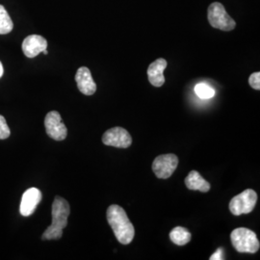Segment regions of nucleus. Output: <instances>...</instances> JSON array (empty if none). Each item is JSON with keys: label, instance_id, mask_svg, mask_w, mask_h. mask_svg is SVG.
<instances>
[{"label": "nucleus", "instance_id": "obj_1", "mask_svg": "<svg viewBox=\"0 0 260 260\" xmlns=\"http://www.w3.org/2000/svg\"><path fill=\"white\" fill-rule=\"evenodd\" d=\"M107 221L118 241L122 245L131 243L135 236V229L122 207L110 205L107 209Z\"/></svg>", "mask_w": 260, "mask_h": 260}, {"label": "nucleus", "instance_id": "obj_2", "mask_svg": "<svg viewBox=\"0 0 260 260\" xmlns=\"http://www.w3.org/2000/svg\"><path fill=\"white\" fill-rule=\"evenodd\" d=\"M71 207L65 199L56 197L52 204V223L43 233V240H58L63 236V230L68 224Z\"/></svg>", "mask_w": 260, "mask_h": 260}, {"label": "nucleus", "instance_id": "obj_3", "mask_svg": "<svg viewBox=\"0 0 260 260\" xmlns=\"http://www.w3.org/2000/svg\"><path fill=\"white\" fill-rule=\"evenodd\" d=\"M234 249L238 252L255 253L259 250L260 244L256 234L246 228H238L231 234Z\"/></svg>", "mask_w": 260, "mask_h": 260}, {"label": "nucleus", "instance_id": "obj_4", "mask_svg": "<svg viewBox=\"0 0 260 260\" xmlns=\"http://www.w3.org/2000/svg\"><path fill=\"white\" fill-rule=\"evenodd\" d=\"M207 17L210 25L216 29L229 32L236 26V22L228 14L223 4L220 2H214L208 7Z\"/></svg>", "mask_w": 260, "mask_h": 260}, {"label": "nucleus", "instance_id": "obj_5", "mask_svg": "<svg viewBox=\"0 0 260 260\" xmlns=\"http://www.w3.org/2000/svg\"><path fill=\"white\" fill-rule=\"evenodd\" d=\"M257 202V194L252 189H247L241 194L233 197L230 203V210L234 216L251 213Z\"/></svg>", "mask_w": 260, "mask_h": 260}, {"label": "nucleus", "instance_id": "obj_6", "mask_svg": "<svg viewBox=\"0 0 260 260\" xmlns=\"http://www.w3.org/2000/svg\"><path fill=\"white\" fill-rule=\"evenodd\" d=\"M178 165V158L176 154H162L154 159L152 171L154 175L161 179H167L176 171Z\"/></svg>", "mask_w": 260, "mask_h": 260}, {"label": "nucleus", "instance_id": "obj_7", "mask_svg": "<svg viewBox=\"0 0 260 260\" xmlns=\"http://www.w3.org/2000/svg\"><path fill=\"white\" fill-rule=\"evenodd\" d=\"M45 126L47 134L55 141H63L67 138L68 129L64 122L62 121L61 115L59 112H49L45 119Z\"/></svg>", "mask_w": 260, "mask_h": 260}, {"label": "nucleus", "instance_id": "obj_8", "mask_svg": "<svg viewBox=\"0 0 260 260\" xmlns=\"http://www.w3.org/2000/svg\"><path fill=\"white\" fill-rule=\"evenodd\" d=\"M103 143L106 146L126 149L131 146L132 138L127 130L116 126L107 130L103 136Z\"/></svg>", "mask_w": 260, "mask_h": 260}, {"label": "nucleus", "instance_id": "obj_9", "mask_svg": "<svg viewBox=\"0 0 260 260\" xmlns=\"http://www.w3.org/2000/svg\"><path fill=\"white\" fill-rule=\"evenodd\" d=\"M42 201V193L37 188H30L22 196L20 203V214L28 217L34 213Z\"/></svg>", "mask_w": 260, "mask_h": 260}, {"label": "nucleus", "instance_id": "obj_10", "mask_svg": "<svg viewBox=\"0 0 260 260\" xmlns=\"http://www.w3.org/2000/svg\"><path fill=\"white\" fill-rule=\"evenodd\" d=\"M75 81L78 90L85 95H92L96 91V84L93 81L90 70L86 67H81L77 70Z\"/></svg>", "mask_w": 260, "mask_h": 260}, {"label": "nucleus", "instance_id": "obj_11", "mask_svg": "<svg viewBox=\"0 0 260 260\" xmlns=\"http://www.w3.org/2000/svg\"><path fill=\"white\" fill-rule=\"evenodd\" d=\"M22 51L28 58H34L47 48V41L40 35H30L22 43Z\"/></svg>", "mask_w": 260, "mask_h": 260}, {"label": "nucleus", "instance_id": "obj_12", "mask_svg": "<svg viewBox=\"0 0 260 260\" xmlns=\"http://www.w3.org/2000/svg\"><path fill=\"white\" fill-rule=\"evenodd\" d=\"M167 61L163 58H159L152 62L148 68V77L150 84L154 87H161L165 83L164 71L167 68Z\"/></svg>", "mask_w": 260, "mask_h": 260}, {"label": "nucleus", "instance_id": "obj_13", "mask_svg": "<svg viewBox=\"0 0 260 260\" xmlns=\"http://www.w3.org/2000/svg\"><path fill=\"white\" fill-rule=\"evenodd\" d=\"M185 185L189 190H198L203 193H206L210 190V183H208L199 172L191 171L185 178Z\"/></svg>", "mask_w": 260, "mask_h": 260}, {"label": "nucleus", "instance_id": "obj_14", "mask_svg": "<svg viewBox=\"0 0 260 260\" xmlns=\"http://www.w3.org/2000/svg\"><path fill=\"white\" fill-rule=\"evenodd\" d=\"M192 235L189 231L182 226H177L170 233V239L177 246H184L191 241Z\"/></svg>", "mask_w": 260, "mask_h": 260}, {"label": "nucleus", "instance_id": "obj_15", "mask_svg": "<svg viewBox=\"0 0 260 260\" xmlns=\"http://www.w3.org/2000/svg\"><path fill=\"white\" fill-rule=\"evenodd\" d=\"M14 28L13 20L5 8L0 5V35H5L10 33Z\"/></svg>", "mask_w": 260, "mask_h": 260}, {"label": "nucleus", "instance_id": "obj_16", "mask_svg": "<svg viewBox=\"0 0 260 260\" xmlns=\"http://www.w3.org/2000/svg\"><path fill=\"white\" fill-rule=\"evenodd\" d=\"M195 93L200 99L203 100H209L213 98L215 91L209 85L205 83H200L196 85Z\"/></svg>", "mask_w": 260, "mask_h": 260}, {"label": "nucleus", "instance_id": "obj_17", "mask_svg": "<svg viewBox=\"0 0 260 260\" xmlns=\"http://www.w3.org/2000/svg\"><path fill=\"white\" fill-rule=\"evenodd\" d=\"M9 126L3 116L0 115V140L7 139L10 136Z\"/></svg>", "mask_w": 260, "mask_h": 260}, {"label": "nucleus", "instance_id": "obj_18", "mask_svg": "<svg viewBox=\"0 0 260 260\" xmlns=\"http://www.w3.org/2000/svg\"><path fill=\"white\" fill-rule=\"evenodd\" d=\"M249 84L251 85V88L254 90H260V73H253L249 77Z\"/></svg>", "mask_w": 260, "mask_h": 260}, {"label": "nucleus", "instance_id": "obj_19", "mask_svg": "<svg viewBox=\"0 0 260 260\" xmlns=\"http://www.w3.org/2000/svg\"><path fill=\"white\" fill-rule=\"evenodd\" d=\"M223 259V249H218L217 251L213 253L211 256H210V260H221Z\"/></svg>", "mask_w": 260, "mask_h": 260}, {"label": "nucleus", "instance_id": "obj_20", "mask_svg": "<svg viewBox=\"0 0 260 260\" xmlns=\"http://www.w3.org/2000/svg\"><path fill=\"white\" fill-rule=\"evenodd\" d=\"M3 75V66L1 64V62H0V77Z\"/></svg>", "mask_w": 260, "mask_h": 260}, {"label": "nucleus", "instance_id": "obj_21", "mask_svg": "<svg viewBox=\"0 0 260 260\" xmlns=\"http://www.w3.org/2000/svg\"><path fill=\"white\" fill-rule=\"evenodd\" d=\"M43 53H44V54H46V55H47V53H48V52H47V49H46V50H44V51H43Z\"/></svg>", "mask_w": 260, "mask_h": 260}]
</instances>
